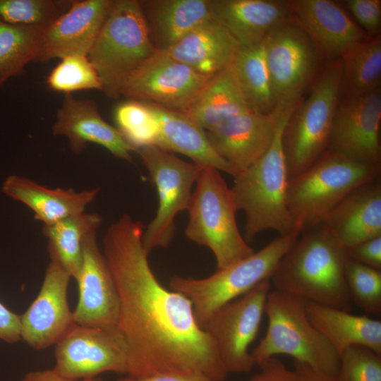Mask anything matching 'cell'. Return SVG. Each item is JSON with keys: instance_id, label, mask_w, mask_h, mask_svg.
I'll list each match as a JSON object with an SVG mask.
<instances>
[{"instance_id": "obj_1", "label": "cell", "mask_w": 381, "mask_h": 381, "mask_svg": "<svg viewBox=\"0 0 381 381\" xmlns=\"http://www.w3.org/2000/svg\"><path fill=\"white\" fill-rule=\"evenodd\" d=\"M143 233L142 222L125 214L102 241L119 298L117 327L128 347L126 376L198 373L224 381L229 373L213 339L197 324L190 301L154 274Z\"/></svg>"}, {"instance_id": "obj_2", "label": "cell", "mask_w": 381, "mask_h": 381, "mask_svg": "<svg viewBox=\"0 0 381 381\" xmlns=\"http://www.w3.org/2000/svg\"><path fill=\"white\" fill-rule=\"evenodd\" d=\"M344 247L322 224L300 234L270 278L274 289L318 304L349 311Z\"/></svg>"}, {"instance_id": "obj_3", "label": "cell", "mask_w": 381, "mask_h": 381, "mask_svg": "<svg viewBox=\"0 0 381 381\" xmlns=\"http://www.w3.org/2000/svg\"><path fill=\"white\" fill-rule=\"evenodd\" d=\"M294 108L282 111L267 151L234 178L230 193L236 210L245 212L248 241L268 229L277 231L280 236L296 231L287 206L289 178L282 144L284 128Z\"/></svg>"}, {"instance_id": "obj_4", "label": "cell", "mask_w": 381, "mask_h": 381, "mask_svg": "<svg viewBox=\"0 0 381 381\" xmlns=\"http://www.w3.org/2000/svg\"><path fill=\"white\" fill-rule=\"evenodd\" d=\"M380 173L381 165L357 162L327 150L289 180L287 206L294 230L301 234L322 224L346 196L380 178Z\"/></svg>"}, {"instance_id": "obj_5", "label": "cell", "mask_w": 381, "mask_h": 381, "mask_svg": "<svg viewBox=\"0 0 381 381\" xmlns=\"http://www.w3.org/2000/svg\"><path fill=\"white\" fill-rule=\"evenodd\" d=\"M265 313L268 318L267 332L250 352L255 364L283 354L335 377L340 356L309 320L306 300L284 291L271 290Z\"/></svg>"}, {"instance_id": "obj_6", "label": "cell", "mask_w": 381, "mask_h": 381, "mask_svg": "<svg viewBox=\"0 0 381 381\" xmlns=\"http://www.w3.org/2000/svg\"><path fill=\"white\" fill-rule=\"evenodd\" d=\"M157 50L140 1L116 0L87 56L100 78L102 90L116 98L126 78Z\"/></svg>"}, {"instance_id": "obj_7", "label": "cell", "mask_w": 381, "mask_h": 381, "mask_svg": "<svg viewBox=\"0 0 381 381\" xmlns=\"http://www.w3.org/2000/svg\"><path fill=\"white\" fill-rule=\"evenodd\" d=\"M299 234L293 231L274 239L258 252L220 269L202 279L173 276L171 291L185 296L192 303L195 321L202 329L219 308L270 279L282 256Z\"/></svg>"}, {"instance_id": "obj_8", "label": "cell", "mask_w": 381, "mask_h": 381, "mask_svg": "<svg viewBox=\"0 0 381 381\" xmlns=\"http://www.w3.org/2000/svg\"><path fill=\"white\" fill-rule=\"evenodd\" d=\"M195 184L187 209L186 237L212 250L217 270L253 254L254 250L239 232L230 188L219 171L202 167Z\"/></svg>"}, {"instance_id": "obj_9", "label": "cell", "mask_w": 381, "mask_h": 381, "mask_svg": "<svg viewBox=\"0 0 381 381\" xmlns=\"http://www.w3.org/2000/svg\"><path fill=\"white\" fill-rule=\"evenodd\" d=\"M341 59L329 61L308 97L295 107L282 133V144L291 179L327 150L340 95Z\"/></svg>"}, {"instance_id": "obj_10", "label": "cell", "mask_w": 381, "mask_h": 381, "mask_svg": "<svg viewBox=\"0 0 381 381\" xmlns=\"http://www.w3.org/2000/svg\"><path fill=\"white\" fill-rule=\"evenodd\" d=\"M262 43L277 108L296 106L322 72L323 56L291 16L275 25Z\"/></svg>"}, {"instance_id": "obj_11", "label": "cell", "mask_w": 381, "mask_h": 381, "mask_svg": "<svg viewBox=\"0 0 381 381\" xmlns=\"http://www.w3.org/2000/svg\"><path fill=\"white\" fill-rule=\"evenodd\" d=\"M137 152L156 187L159 200L156 215L143 236V247L149 255L155 248L167 247L171 241L175 218L188 209L192 187L202 167L185 162L155 145Z\"/></svg>"}, {"instance_id": "obj_12", "label": "cell", "mask_w": 381, "mask_h": 381, "mask_svg": "<svg viewBox=\"0 0 381 381\" xmlns=\"http://www.w3.org/2000/svg\"><path fill=\"white\" fill-rule=\"evenodd\" d=\"M270 279L217 309L202 329L213 339L228 373L250 372L255 362L248 351L260 327L271 291Z\"/></svg>"}, {"instance_id": "obj_13", "label": "cell", "mask_w": 381, "mask_h": 381, "mask_svg": "<svg viewBox=\"0 0 381 381\" xmlns=\"http://www.w3.org/2000/svg\"><path fill=\"white\" fill-rule=\"evenodd\" d=\"M54 349L53 368L68 379H89L107 372L127 374V344L117 326L75 324Z\"/></svg>"}, {"instance_id": "obj_14", "label": "cell", "mask_w": 381, "mask_h": 381, "mask_svg": "<svg viewBox=\"0 0 381 381\" xmlns=\"http://www.w3.org/2000/svg\"><path fill=\"white\" fill-rule=\"evenodd\" d=\"M211 78L157 50L126 78L119 95L184 113Z\"/></svg>"}, {"instance_id": "obj_15", "label": "cell", "mask_w": 381, "mask_h": 381, "mask_svg": "<svg viewBox=\"0 0 381 381\" xmlns=\"http://www.w3.org/2000/svg\"><path fill=\"white\" fill-rule=\"evenodd\" d=\"M381 89L340 98L327 150L357 162L381 165Z\"/></svg>"}, {"instance_id": "obj_16", "label": "cell", "mask_w": 381, "mask_h": 381, "mask_svg": "<svg viewBox=\"0 0 381 381\" xmlns=\"http://www.w3.org/2000/svg\"><path fill=\"white\" fill-rule=\"evenodd\" d=\"M71 278L57 262H49L37 297L20 315L21 339L32 349L54 346L76 324L68 302Z\"/></svg>"}, {"instance_id": "obj_17", "label": "cell", "mask_w": 381, "mask_h": 381, "mask_svg": "<svg viewBox=\"0 0 381 381\" xmlns=\"http://www.w3.org/2000/svg\"><path fill=\"white\" fill-rule=\"evenodd\" d=\"M78 299L73 310L76 324L89 327L117 326L119 298L116 286L97 241V231L83 241L81 266L75 278Z\"/></svg>"}, {"instance_id": "obj_18", "label": "cell", "mask_w": 381, "mask_h": 381, "mask_svg": "<svg viewBox=\"0 0 381 381\" xmlns=\"http://www.w3.org/2000/svg\"><path fill=\"white\" fill-rule=\"evenodd\" d=\"M264 114L249 110L234 115L205 131L215 152L239 171L258 160L271 146L282 111Z\"/></svg>"}, {"instance_id": "obj_19", "label": "cell", "mask_w": 381, "mask_h": 381, "mask_svg": "<svg viewBox=\"0 0 381 381\" xmlns=\"http://www.w3.org/2000/svg\"><path fill=\"white\" fill-rule=\"evenodd\" d=\"M114 0L72 1L69 8L44 30L36 61L71 54L88 56Z\"/></svg>"}, {"instance_id": "obj_20", "label": "cell", "mask_w": 381, "mask_h": 381, "mask_svg": "<svg viewBox=\"0 0 381 381\" xmlns=\"http://www.w3.org/2000/svg\"><path fill=\"white\" fill-rule=\"evenodd\" d=\"M291 17L310 37L324 59L341 58L368 37L359 25L335 1H287Z\"/></svg>"}, {"instance_id": "obj_21", "label": "cell", "mask_w": 381, "mask_h": 381, "mask_svg": "<svg viewBox=\"0 0 381 381\" xmlns=\"http://www.w3.org/2000/svg\"><path fill=\"white\" fill-rule=\"evenodd\" d=\"M55 136H65L71 151L80 155L86 144L102 146L115 157L131 162L135 151L117 128L103 119L92 99H78L71 93L65 94L52 126Z\"/></svg>"}, {"instance_id": "obj_22", "label": "cell", "mask_w": 381, "mask_h": 381, "mask_svg": "<svg viewBox=\"0 0 381 381\" xmlns=\"http://www.w3.org/2000/svg\"><path fill=\"white\" fill-rule=\"evenodd\" d=\"M380 179L353 190L331 211L322 223L346 249L381 236Z\"/></svg>"}, {"instance_id": "obj_23", "label": "cell", "mask_w": 381, "mask_h": 381, "mask_svg": "<svg viewBox=\"0 0 381 381\" xmlns=\"http://www.w3.org/2000/svg\"><path fill=\"white\" fill-rule=\"evenodd\" d=\"M210 1L212 18L241 47L262 42L275 25L291 17L287 1Z\"/></svg>"}, {"instance_id": "obj_24", "label": "cell", "mask_w": 381, "mask_h": 381, "mask_svg": "<svg viewBox=\"0 0 381 381\" xmlns=\"http://www.w3.org/2000/svg\"><path fill=\"white\" fill-rule=\"evenodd\" d=\"M3 192L34 213L35 218L49 225L70 216L85 212L86 207L97 197L100 188L83 190L49 188L27 177L13 174L3 182Z\"/></svg>"}, {"instance_id": "obj_25", "label": "cell", "mask_w": 381, "mask_h": 381, "mask_svg": "<svg viewBox=\"0 0 381 381\" xmlns=\"http://www.w3.org/2000/svg\"><path fill=\"white\" fill-rule=\"evenodd\" d=\"M240 44L212 18L163 51L196 72L212 77L229 67Z\"/></svg>"}, {"instance_id": "obj_26", "label": "cell", "mask_w": 381, "mask_h": 381, "mask_svg": "<svg viewBox=\"0 0 381 381\" xmlns=\"http://www.w3.org/2000/svg\"><path fill=\"white\" fill-rule=\"evenodd\" d=\"M159 126L158 147L185 155L194 163L224 171L234 178L239 171L222 159L211 145L205 131L185 114L148 104Z\"/></svg>"}, {"instance_id": "obj_27", "label": "cell", "mask_w": 381, "mask_h": 381, "mask_svg": "<svg viewBox=\"0 0 381 381\" xmlns=\"http://www.w3.org/2000/svg\"><path fill=\"white\" fill-rule=\"evenodd\" d=\"M152 44L165 50L212 18L210 0L140 1Z\"/></svg>"}, {"instance_id": "obj_28", "label": "cell", "mask_w": 381, "mask_h": 381, "mask_svg": "<svg viewBox=\"0 0 381 381\" xmlns=\"http://www.w3.org/2000/svg\"><path fill=\"white\" fill-rule=\"evenodd\" d=\"M309 320L340 354L352 346H363L381 355V322L368 315L306 300Z\"/></svg>"}, {"instance_id": "obj_29", "label": "cell", "mask_w": 381, "mask_h": 381, "mask_svg": "<svg viewBox=\"0 0 381 381\" xmlns=\"http://www.w3.org/2000/svg\"><path fill=\"white\" fill-rule=\"evenodd\" d=\"M253 110L231 65L212 76L184 113L207 131L238 114Z\"/></svg>"}, {"instance_id": "obj_30", "label": "cell", "mask_w": 381, "mask_h": 381, "mask_svg": "<svg viewBox=\"0 0 381 381\" xmlns=\"http://www.w3.org/2000/svg\"><path fill=\"white\" fill-rule=\"evenodd\" d=\"M102 224V217L99 214L85 212L43 225L50 261L57 262L75 279L81 266L83 241Z\"/></svg>"}, {"instance_id": "obj_31", "label": "cell", "mask_w": 381, "mask_h": 381, "mask_svg": "<svg viewBox=\"0 0 381 381\" xmlns=\"http://www.w3.org/2000/svg\"><path fill=\"white\" fill-rule=\"evenodd\" d=\"M341 59L340 98L359 96L380 88L381 37L370 35Z\"/></svg>"}, {"instance_id": "obj_32", "label": "cell", "mask_w": 381, "mask_h": 381, "mask_svg": "<svg viewBox=\"0 0 381 381\" xmlns=\"http://www.w3.org/2000/svg\"><path fill=\"white\" fill-rule=\"evenodd\" d=\"M238 84L250 107L269 114L276 110L262 42L241 47L231 64Z\"/></svg>"}, {"instance_id": "obj_33", "label": "cell", "mask_w": 381, "mask_h": 381, "mask_svg": "<svg viewBox=\"0 0 381 381\" xmlns=\"http://www.w3.org/2000/svg\"><path fill=\"white\" fill-rule=\"evenodd\" d=\"M47 26L19 25L0 20V87L37 60Z\"/></svg>"}, {"instance_id": "obj_34", "label": "cell", "mask_w": 381, "mask_h": 381, "mask_svg": "<svg viewBox=\"0 0 381 381\" xmlns=\"http://www.w3.org/2000/svg\"><path fill=\"white\" fill-rule=\"evenodd\" d=\"M114 117L116 128L135 152L158 145L159 126L147 103L135 99L123 102L115 109Z\"/></svg>"}, {"instance_id": "obj_35", "label": "cell", "mask_w": 381, "mask_h": 381, "mask_svg": "<svg viewBox=\"0 0 381 381\" xmlns=\"http://www.w3.org/2000/svg\"><path fill=\"white\" fill-rule=\"evenodd\" d=\"M49 87L65 94L83 90H102L98 73L88 56L71 54L61 59L47 79Z\"/></svg>"}, {"instance_id": "obj_36", "label": "cell", "mask_w": 381, "mask_h": 381, "mask_svg": "<svg viewBox=\"0 0 381 381\" xmlns=\"http://www.w3.org/2000/svg\"><path fill=\"white\" fill-rule=\"evenodd\" d=\"M72 1L0 0V20L19 25L48 26Z\"/></svg>"}, {"instance_id": "obj_37", "label": "cell", "mask_w": 381, "mask_h": 381, "mask_svg": "<svg viewBox=\"0 0 381 381\" xmlns=\"http://www.w3.org/2000/svg\"><path fill=\"white\" fill-rule=\"evenodd\" d=\"M345 279L351 301L371 315H381V270L348 259Z\"/></svg>"}, {"instance_id": "obj_38", "label": "cell", "mask_w": 381, "mask_h": 381, "mask_svg": "<svg viewBox=\"0 0 381 381\" xmlns=\"http://www.w3.org/2000/svg\"><path fill=\"white\" fill-rule=\"evenodd\" d=\"M334 381H381V355L363 346H352L340 354Z\"/></svg>"}, {"instance_id": "obj_39", "label": "cell", "mask_w": 381, "mask_h": 381, "mask_svg": "<svg viewBox=\"0 0 381 381\" xmlns=\"http://www.w3.org/2000/svg\"><path fill=\"white\" fill-rule=\"evenodd\" d=\"M345 4L362 30L371 36L379 35L381 26L380 0H347Z\"/></svg>"}, {"instance_id": "obj_40", "label": "cell", "mask_w": 381, "mask_h": 381, "mask_svg": "<svg viewBox=\"0 0 381 381\" xmlns=\"http://www.w3.org/2000/svg\"><path fill=\"white\" fill-rule=\"evenodd\" d=\"M348 257L358 263L381 270V236L347 248Z\"/></svg>"}, {"instance_id": "obj_41", "label": "cell", "mask_w": 381, "mask_h": 381, "mask_svg": "<svg viewBox=\"0 0 381 381\" xmlns=\"http://www.w3.org/2000/svg\"><path fill=\"white\" fill-rule=\"evenodd\" d=\"M260 370L248 381H295L294 370L288 369L276 357L267 358L258 364Z\"/></svg>"}, {"instance_id": "obj_42", "label": "cell", "mask_w": 381, "mask_h": 381, "mask_svg": "<svg viewBox=\"0 0 381 381\" xmlns=\"http://www.w3.org/2000/svg\"><path fill=\"white\" fill-rule=\"evenodd\" d=\"M0 340L15 344L21 339L20 315H18L0 301Z\"/></svg>"}, {"instance_id": "obj_43", "label": "cell", "mask_w": 381, "mask_h": 381, "mask_svg": "<svg viewBox=\"0 0 381 381\" xmlns=\"http://www.w3.org/2000/svg\"><path fill=\"white\" fill-rule=\"evenodd\" d=\"M116 381H213L206 375L198 373H169L154 375L145 377L125 376Z\"/></svg>"}, {"instance_id": "obj_44", "label": "cell", "mask_w": 381, "mask_h": 381, "mask_svg": "<svg viewBox=\"0 0 381 381\" xmlns=\"http://www.w3.org/2000/svg\"><path fill=\"white\" fill-rule=\"evenodd\" d=\"M20 381H104L100 377H92L84 380H71L63 377L56 370L45 369L30 371L26 373Z\"/></svg>"}, {"instance_id": "obj_45", "label": "cell", "mask_w": 381, "mask_h": 381, "mask_svg": "<svg viewBox=\"0 0 381 381\" xmlns=\"http://www.w3.org/2000/svg\"><path fill=\"white\" fill-rule=\"evenodd\" d=\"M295 381H334V378L308 365L294 361Z\"/></svg>"}]
</instances>
